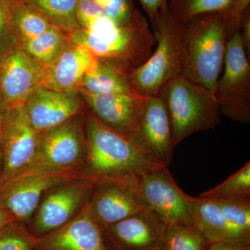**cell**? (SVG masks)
I'll return each instance as SVG.
<instances>
[{
    "instance_id": "31",
    "label": "cell",
    "mask_w": 250,
    "mask_h": 250,
    "mask_svg": "<svg viewBox=\"0 0 250 250\" xmlns=\"http://www.w3.org/2000/svg\"><path fill=\"white\" fill-rule=\"evenodd\" d=\"M104 12L105 16L117 26L127 25L141 14L133 0H111Z\"/></svg>"
},
{
    "instance_id": "26",
    "label": "cell",
    "mask_w": 250,
    "mask_h": 250,
    "mask_svg": "<svg viewBox=\"0 0 250 250\" xmlns=\"http://www.w3.org/2000/svg\"><path fill=\"white\" fill-rule=\"evenodd\" d=\"M237 0H170L168 11L177 21L186 23L200 15L231 13Z\"/></svg>"
},
{
    "instance_id": "35",
    "label": "cell",
    "mask_w": 250,
    "mask_h": 250,
    "mask_svg": "<svg viewBox=\"0 0 250 250\" xmlns=\"http://www.w3.org/2000/svg\"><path fill=\"white\" fill-rule=\"evenodd\" d=\"M249 7H250V0H237L234 8L230 13L233 21L236 24L239 25L240 18H241V14H243L245 10Z\"/></svg>"
},
{
    "instance_id": "13",
    "label": "cell",
    "mask_w": 250,
    "mask_h": 250,
    "mask_svg": "<svg viewBox=\"0 0 250 250\" xmlns=\"http://www.w3.org/2000/svg\"><path fill=\"white\" fill-rule=\"evenodd\" d=\"M152 159L168 166L172 159V131L166 104L161 95L144 97L137 124L131 136Z\"/></svg>"
},
{
    "instance_id": "1",
    "label": "cell",
    "mask_w": 250,
    "mask_h": 250,
    "mask_svg": "<svg viewBox=\"0 0 250 250\" xmlns=\"http://www.w3.org/2000/svg\"><path fill=\"white\" fill-rule=\"evenodd\" d=\"M239 28L230 13L200 15L187 21L182 76L214 94L229 41Z\"/></svg>"
},
{
    "instance_id": "10",
    "label": "cell",
    "mask_w": 250,
    "mask_h": 250,
    "mask_svg": "<svg viewBox=\"0 0 250 250\" xmlns=\"http://www.w3.org/2000/svg\"><path fill=\"white\" fill-rule=\"evenodd\" d=\"M140 192L145 205L167 225L193 226L196 197L179 187L167 166L156 167L138 177Z\"/></svg>"
},
{
    "instance_id": "33",
    "label": "cell",
    "mask_w": 250,
    "mask_h": 250,
    "mask_svg": "<svg viewBox=\"0 0 250 250\" xmlns=\"http://www.w3.org/2000/svg\"><path fill=\"white\" fill-rule=\"evenodd\" d=\"M240 31L243 47L248 58L250 57V7L243 11L240 18Z\"/></svg>"
},
{
    "instance_id": "19",
    "label": "cell",
    "mask_w": 250,
    "mask_h": 250,
    "mask_svg": "<svg viewBox=\"0 0 250 250\" xmlns=\"http://www.w3.org/2000/svg\"><path fill=\"white\" fill-rule=\"evenodd\" d=\"M97 60L89 49L69 40L59 58L47 68L41 85L57 91L79 93L83 77Z\"/></svg>"
},
{
    "instance_id": "20",
    "label": "cell",
    "mask_w": 250,
    "mask_h": 250,
    "mask_svg": "<svg viewBox=\"0 0 250 250\" xmlns=\"http://www.w3.org/2000/svg\"><path fill=\"white\" fill-rule=\"evenodd\" d=\"M132 69L122 62L98 58L83 77L79 92L92 94L135 93L130 83Z\"/></svg>"
},
{
    "instance_id": "24",
    "label": "cell",
    "mask_w": 250,
    "mask_h": 250,
    "mask_svg": "<svg viewBox=\"0 0 250 250\" xmlns=\"http://www.w3.org/2000/svg\"><path fill=\"white\" fill-rule=\"evenodd\" d=\"M68 42L66 34L52 26L43 34L24 41L20 46L41 65L48 68L59 58Z\"/></svg>"
},
{
    "instance_id": "14",
    "label": "cell",
    "mask_w": 250,
    "mask_h": 250,
    "mask_svg": "<svg viewBox=\"0 0 250 250\" xmlns=\"http://www.w3.org/2000/svg\"><path fill=\"white\" fill-rule=\"evenodd\" d=\"M167 226L146 206L137 213L103 228L113 250H161Z\"/></svg>"
},
{
    "instance_id": "4",
    "label": "cell",
    "mask_w": 250,
    "mask_h": 250,
    "mask_svg": "<svg viewBox=\"0 0 250 250\" xmlns=\"http://www.w3.org/2000/svg\"><path fill=\"white\" fill-rule=\"evenodd\" d=\"M156 48L141 66L132 69L130 83L142 96L159 95L170 81L182 75V54L185 23L162 10L150 21Z\"/></svg>"
},
{
    "instance_id": "5",
    "label": "cell",
    "mask_w": 250,
    "mask_h": 250,
    "mask_svg": "<svg viewBox=\"0 0 250 250\" xmlns=\"http://www.w3.org/2000/svg\"><path fill=\"white\" fill-rule=\"evenodd\" d=\"M168 113L173 147L190 135L215 129L220 111L214 94L185 77L170 81L163 88Z\"/></svg>"
},
{
    "instance_id": "22",
    "label": "cell",
    "mask_w": 250,
    "mask_h": 250,
    "mask_svg": "<svg viewBox=\"0 0 250 250\" xmlns=\"http://www.w3.org/2000/svg\"><path fill=\"white\" fill-rule=\"evenodd\" d=\"M11 24L20 45L52 27L40 12L22 0H9Z\"/></svg>"
},
{
    "instance_id": "23",
    "label": "cell",
    "mask_w": 250,
    "mask_h": 250,
    "mask_svg": "<svg viewBox=\"0 0 250 250\" xmlns=\"http://www.w3.org/2000/svg\"><path fill=\"white\" fill-rule=\"evenodd\" d=\"M214 200L228 222L235 245L243 248H250V198Z\"/></svg>"
},
{
    "instance_id": "34",
    "label": "cell",
    "mask_w": 250,
    "mask_h": 250,
    "mask_svg": "<svg viewBox=\"0 0 250 250\" xmlns=\"http://www.w3.org/2000/svg\"><path fill=\"white\" fill-rule=\"evenodd\" d=\"M152 21L162 10L168 8L169 0H138Z\"/></svg>"
},
{
    "instance_id": "2",
    "label": "cell",
    "mask_w": 250,
    "mask_h": 250,
    "mask_svg": "<svg viewBox=\"0 0 250 250\" xmlns=\"http://www.w3.org/2000/svg\"><path fill=\"white\" fill-rule=\"evenodd\" d=\"M85 131L84 169L90 177H139L164 166L147 155L130 136L108 127L88 109L85 112Z\"/></svg>"
},
{
    "instance_id": "11",
    "label": "cell",
    "mask_w": 250,
    "mask_h": 250,
    "mask_svg": "<svg viewBox=\"0 0 250 250\" xmlns=\"http://www.w3.org/2000/svg\"><path fill=\"white\" fill-rule=\"evenodd\" d=\"M88 202L102 228L118 223L146 207L138 177L130 175L96 179Z\"/></svg>"
},
{
    "instance_id": "30",
    "label": "cell",
    "mask_w": 250,
    "mask_h": 250,
    "mask_svg": "<svg viewBox=\"0 0 250 250\" xmlns=\"http://www.w3.org/2000/svg\"><path fill=\"white\" fill-rule=\"evenodd\" d=\"M19 46L11 24L9 0H0V59Z\"/></svg>"
},
{
    "instance_id": "25",
    "label": "cell",
    "mask_w": 250,
    "mask_h": 250,
    "mask_svg": "<svg viewBox=\"0 0 250 250\" xmlns=\"http://www.w3.org/2000/svg\"><path fill=\"white\" fill-rule=\"evenodd\" d=\"M40 12L54 27L66 35L80 30L76 18L78 0H22Z\"/></svg>"
},
{
    "instance_id": "18",
    "label": "cell",
    "mask_w": 250,
    "mask_h": 250,
    "mask_svg": "<svg viewBox=\"0 0 250 250\" xmlns=\"http://www.w3.org/2000/svg\"><path fill=\"white\" fill-rule=\"evenodd\" d=\"M79 93L88 109L102 123L121 134L131 137L145 96L135 93Z\"/></svg>"
},
{
    "instance_id": "12",
    "label": "cell",
    "mask_w": 250,
    "mask_h": 250,
    "mask_svg": "<svg viewBox=\"0 0 250 250\" xmlns=\"http://www.w3.org/2000/svg\"><path fill=\"white\" fill-rule=\"evenodd\" d=\"M41 132L23 106L5 108L2 124V171L0 185L26 170L35 157Z\"/></svg>"
},
{
    "instance_id": "9",
    "label": "cell",
    "mask_w": 250,
    "mask_h": 250,
    "mask_svg": "<svg viewBox=\"0 0 250 250\" xmlns=\"http://www.w3.org/2000/svg\"><path fill=\"white\" fill-rule=\"evenodd\" d=\"M85 175L84 166H79L15 177L0 185V206L17 221L27 225L47 190Z\"/></svg>"
},
{
    "instance_id": "8",
    "label": "cell",
    "mask_w": 250,
    "mask_h": 250,
    "mask_svg": "<svg viewBox=\"0 0 250 250\" xmlns=\"http://www.w3.org/2000/svg\"><path fill=\"white\" fill-rule=\"evenodd\" d=\"M225 70L214 92L220 113L233 121L250 123V64L239 29L230 38Z\"/></svg>"
},
{
    "instance_id": "6",
    "label": "cell",
    "mask_w": 250,
    "mask_h": 250,
    "mask_svg": "<svg viewBox=\"0 0 250 250\" xmlns=\"http://www.w3.org/2000/svg\"><path fill=\"white\" fill-rule=\"evenodd\" d=\"M85 112L52 129L41 132L34 160L25 170L15 177L84 166L86 152Z\"/></svg>"
},
{
    "instance_id": "40",
    "label": "cell",
    "mask_w": 250,
    "mask_h": 250,
    "mask_svg": "<svg viewBox=\"0 0 250 250\" xmlns=\"http://www.w3.org/2000/svg\"></svg>"
},
{
    "instance_id": "37",
    "label": "cell",
    "mask_w": 250,
    "mask_h": 250,
    "mask_svg": "<svg viewBox=\"0 0 250 250\" xmlns=\"http://www.w3.org/2000/svg\"><path fill=\"white\" fill-rule=\"evenodd\" d=\"M206 250H250V248H243L225 243H214L208 245Z\"/></svg>"
},
{
    "instance_id": "3",
    "label": "cell",
    "mask_w": 250,
    "mask_h": 250,
    "mask_svg": "<svg viewBox=\"0 0 250 250\" xmlns=\"http://www.w3.org/2000/svg\"><path fill=\"white\" fill-rule=\"evenodd\" d=\"M67 38L73 43L84 46L98 58L117 61L132 68L144 63L156 46L154 33L141 14L125 26H117L104 16L88 29H80Z\"/></svg>"
},
{
    "instance_id": "28",
    "label": "cell",
    "mask_w": 250,
    "mask_h": 250,
    "mask_svg": "<svg viewBox=\"0 0 250 250\" xmlns=\"http://www.w3.org/2000/svg\"><path fill=\"white\" fill-rule=\"evenodd\" d=\"M209 243L190 225L167 226L162 250H206Z\"/></svg>"
},
{
    "instance_id": "29",
    "label": "cell",
    "mask_w": 250,
    "mask_h": 250,
    "mask_svg": "<svg viewBox=\"0 0 250 250\" xmlns=\"http://www.w3.org/2000/svg\"><path fill=\"white\" fill-rule=\"evenodd\" d=\"M39 240L26 224L17 220L0 229V250H33Z\"/></svg>"
},
{
    "instance_id": "27",
    "label": "cell",
    "mask_w": 250,
    "mask_h": 250,
    "mask_svg": "<svg viewBox=\"0 0 250 250\" xmlns=\"http://www.w3.org/2000/svg\"><path fill=\"white\" fill-rule=\"evenodd\" d=\"M202 198H250V162L223 183L202 193Z\"/></svg>"
},
{
    "instance_id": "32",
    "label": "cell",
    "mask_w": 250,
    "mask_h": 250,
    "mask_svg": "<svg viewBox=\"0 0 250 250\" xmlns=\"http://www.w3.org/2000/svg\"><path fill=\"white\" fill-rule=\"evenodd\" d=\"M75 14L77 22L83 29H88L100 18L105 16L104 9L94 0H78Z\"/></svg>"
},
{
    "instance_id": "36",
    "label": "cell",
    "mask_w": 250,
    "mask_h": 250,
    "mask_svg": "<svg viewBox=\"0 0 250 250\" xmlns=\"http://www.w3.org/2000/svg\"><path fill=\"white\" fill-rule=\"evenodd\" d=\"M5 103L4 99L0 93V176H1V171H2V124L3 118L5 111Z\"/></svg>"
},
{
    "instance_id": "16",
    "label": "cell",
    "mask_w": 250,
    "mask_h": 250,
    "mask_svg": "<svg viewBox=\"0 0 250 250\" xmlns=\"http://www.w3.org/2000/svg\"><path fill=\"white\" fill-rule=\"evenodd\" d=\"M85 103L80 93H66L39 86L23 104L31 124L39 132L62 125L84 113Z\"/></svg>"
},
{
    "instance_id": "7",
    "label": "cell",
    "mask_w": 250,
    "mask_h": 250,
    "mask_svg": "<svg viewBox=\"0 0 250 250\" xmlns=\"http://www.w3.org/2000/svg\"><path fill=\"white\" fill-rule=\"evenodd\" d=\"M95 181L85 175L47 190L26 225L29 231L40 238L71 221L89 202Z\"/></svg>"
},
{
    "instance_id": "15",
    "label": "cell",
    "mask_w": 250,
    "mask_h": 250,
    "mask_svg": "<svg viewBox=\"0 0 250 250\" xmlns=\"http://www.w3.org/2000/svg\"><path fill=\"white\" fill-rule=\"evenodd\" d=\"M47 68L21 47L0 59V93L6 107L23 106L29 95L42 85Z\"/></svg>"
},
{
    "instance_id": "38",
    "label": "cell",
    "mask_w": 250,
    "mask_h": 250,
    "mask_svg": "<svg viewBox=\"0 0 250 250\" xmlns=\"http://www.w3.org/2000/svg\"><path fill=\"white\" fill-rule=\"evenodd\" d=\"M16 220L9 210L0 206V229L4 228L8 224L16 221Z\"/></svg>"
},
{
    "instance_id": "39",
    "label": "cell",
    "mask_w": 250,
    "mask_h": 250,
    "mask_svg": "<svg viewBox=\"0 0 250 250\" xmlns=\"http://www.w3.org/2000/svg\"><path fill=\"white\" fill-rule=\"evenodd\" d=\"M98 5H100L104 9L107 8L111 4V0H94Z\"/></svg>"
},
{
    "instance_id": "21",
    "label": "cell",
    "mask_w": 250,
    "mask_h": 250,
    "mask_svg": "<svg viewBox=\"0 0 250 250\" xmlns=\"http://www.w3.org/2000/svg\"><path fill=\"white\" fill-rule=\"evenodd\" d=\"M193 226L209 244L225 243L235 245L228 222L214 199H195Z\"/></svg>"
},
{
    "instance_id": "17",
    "label": "cell",
    "mask_w": 250,
    "mask_h": 250,
    "mask_svg": "<svg viewBox=\"0 0 250 250\" xmlns=\"http://www.w3.org/2000/svg\"><path fill=\"white\" fill-rule=\"evenodd\" d=\"M33 250H113L89 202L63 227L40 237Z\"/></svg>"
}]
</instances>
